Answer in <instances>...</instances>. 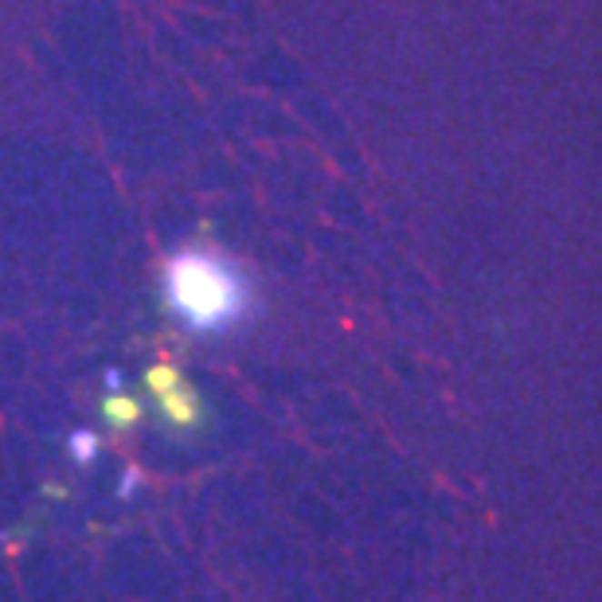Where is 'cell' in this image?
<instances>
[{"label": "cell", "mask_w": 602, "mask_h": 602, "mask_svg": "<svg viewBox=\"0 0 602 602\" xmlns=\"http://www.w3.org/2000/svg\"><path fill=\"white\" fill-rule=\"evenodd\" d=\"M165 301L180 325L200 336L227 333L246 317L251 286L227 258L204 251H180L165 263Z\"/></svg>", "instance_id": "6da1fadb"}, {"label": "cell", "mask_w": 602, "mask_h": 602, "mask_svg": "<svg viewBox=\"0 0 602 602\" xmlns=\"http://www.w3.org/2000/svg\"><path fill=\"white\" fill-rule=\"evenodd\" d=\"M149 391H153V403H156L161 423L180 430V435H192V430L204 423L200 396H196L188 379L176 376L173 368H153L149 372Z\"/></svg>", "instance_id": "7a4b0ae2"}, {"label": "cell", "mask_w": 602, "mask_h": 602, "mask_svg": "<svg viewBox=\"0 0 602 602\" xmlns=\"http://www.w3.org/2000/svg\"><path fill=\"white\" fill-rule=\"evenodd\" d=\"M102 415H106V423L114 426V430H129V426H134L137 423V418H141V407H137V403L134 399H117V396H110L106 403H102Z\"/></svg>", "instance_id": "3957f363"}, {"label": "cell", "mask_w": 602, "mask_h": 602, "mask_svg": "<svg viewBox=\"0 0 602 602\" xmlns=\"http://www.w3.org/2000/svg\"><path fill=\"white\" fill-rule=\"evenodd\" d=\"M75 457H78V462H90V457H95V438L75 435Z\"/></svg>", "instance_id": "277c9868"}]
</instances>
